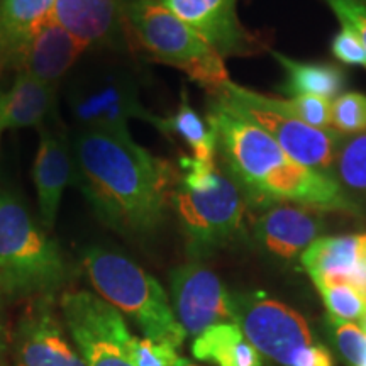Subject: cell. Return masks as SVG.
Instances as JSON below:
<instances>
[{"label":"cell","instance_id":"obj_1","mask_svg":"<svg viewBox=\"0 0 366 366\" xmlns=\"http://www.w3.org/2000/svg\"><path fill=\"white\" fill-rule=\"evenodd\" d=\"M75 185L105 226L119 234H153L167 219L177 173L164 159L122 137L76 131L71 143Z\"/></svg>","mask_w":366,"mask_h":366},{"label":"cell","instance_id":"obj_2","mask_svg":"<svg viewBox=\"0 0 366 366\" xmlns=\"http://www.w3.org/2000/svg\"><path fill=\"white\" fill-rule=\"evenodd\" d=\"M205 119L216 132L224 170L251 207L294 204L310 210L363 214L336 178L297 163L262 127L217 95L210 99Z\"/></svg>","mask_w":366,"mask_h":366},{"label":"cell","instance_id":"obj_3","mask_svg":"<svg viewBox=\"0 0 366 366\" xmlns=\"http://www.w3.org/2000/svg\"><path fill=\"white\" fill-rule=\"evenodd\" d=\"M180 164L182 175L170 205L177 212L190 253L202 258L244 234L248 202L237 183L216 162L183 157Z\"/></svg>","mask_w":366,"mask_h":366},{"label":"cell","instance_id":"obj_4","mask_svg":"<svg viewBox=\"0 0 366 366\" xmlns=\"http://www.w3.org/2000/svg\"><path fill=\"white\" fill-rule=\"evenodd\" d=\"M70 274L49 231L16 192L0 187V297L54 295Z\"/></svg>","mask_w":366,"mask_h":366},{"label":"cell","instance_id":"obj_5","mask_svg":"<svg viewBox=\"0 0 366 366\" xmlns=\"http://www.w3.org/2000/svg\"><path fill=\"white\" fill-rule=\"evenodd\" d=\"M81 267L100 299L129 317L148 340L180 347L187 334L172 309L170 297L153 274L127 256L89 246Z\"/></svg>","mask_w":366,"mask_h":366},{"label":"cell","instance_id":"obj_6","mask_svg":"<svg viewBox=\"0 0 366 366\" xmlns=\"http://www.w3.org/2000/svg\"><path fill=\"white\" fill-rule=\"evenodd\" d=\"M124 11L136 39L157 61L183 71L210 95L231 80L221 54L162 0H127Z\"/></svg>","mask_w":366,"mask_h":366},{"label":"cell","instance_id":"obj_7","mask_svg":"<svg viewBox=\"0 0 366 366\" xmlns=\"http://www.w3.org/2000/svg\"><path fill=\"white\" fill-rule=\"evenodd\" d=\"M68 107L80 131L129 137L131 121L151 124L134 76L114 63H94L75 71L68 86Z\"/></svg>","mask_w":366,"mask_h":366},{"label":"cell","instance_id":"obj_8","mask_svg":"<svg viewBox=\"0 0 366 366\" xmlns=\"http://www.w3.org/2000/svg\"><path fill=\"white\" fill-rule=\"evenodd\" d=\"M216 95L229 107L262 127L297 163L336 178V154L345 137L340 132L315 129L285 111L280 99L258 94L231 80Z\"/></svg>","mask_w":366,"mask_h":366},{"label":"cell","instance_id":"obj_9","mask_svg":"<svg viewBox=\"0 0 366 366\" xmlns=\"http://www.w3.org/2000/svg\"><path fill=\"white\" fill-rule=\"evenodd\" d=\"M59 310L85 366H136L126 317L97 294L65 292Z\"/></svg>","mask_w":366,"mask_h":366},{"label":"cell","instance_id":"obj_10","mask_svg":"<svg viewBox=\"0 0 366 366\" xmlns=\"http://www.w3.org/2000/svg\"><path fill=\"white\" fill-rule=\"evenodd\" d=\"M236 324L258 350L282 366H297L317 345L307 320L282 302L263 294L234 297Z\"/></svg>","mask_w":366,"mask_h":366},{"label":"cell","instance_id":"obj_11","mask_svg":"<svg viewBox=\"0 0 366 366\" xmlns=\"http://www.w3.org/2000/svg\"><path fill=\"white\" fill-rule=\"evenodd\" d=\"M170 302L177 320L190 337H197L216 324L236 322L234 297L221 278L200 262L173 269Z\"/></svg>","mask_w":366,"mask_h":366},{"label":"cell","instance_id":"obj_12","mask_svg":"<svg viewBox=\"0 0 366 366\" xmlns=\"http://www.w3.org/2000/svg\"><path fill=\"white\" fill-rule=\"evenodd\" d=\"M14 355L19 366H85L53 295L29 299L14 331Z\"/></svg>","mask_w":366,"mask_h":366},{"label":"cell","instance_id":"obj_13","mask_svg":"<svg viewBox=\"0 0 366 366\" xmlns=\"http://www.w3.org/2000/svg\"><path fill=\"white\" fill-rule=\"evenodd\" d=\"M177 17L195 29L222 58L248 56L254 39L237 17V0H162Z\"/></svg>","mask_w":366,"mask_h":366},{"label":"cell","instance_id":"obj_14","mask_svg":"<svg viewBox=\"0 0 366 366\" xmlns=\"http://www.w3.org/2000/svg\"><path fill=\"white\" fill-rule=\"evenodd\" d=\"M124 7L122 0H56L53 19L86 48H122Z\"/></svg>","mask_w":366,"mask_h":366},{"label":"cell","instance_id":"obj_15","mask_svg":"<svg viewBox=\"0 0 366 366\" xmlns=\"http://www.w3.org/2000/svg\"><path fill=\"white\" fill-rule=\"evenodd\" d=\"M33 182L38 199L39 221L51 231L66 187L75 182V163L71 146L61 132L41 127L38 151L33 164Z\"/></svg>","mask_w":366,"mask_h":366},{"label":"cell","instance_id":"obj_16","mask_svg":"<svg viewBox=\"0 0 366 366\" xmlns=\"http://www.w3.org/2000/svg\"><path fill=\"white\" fill-rule=\"evenodd\" d=\"M322 221L317 214L300 205H269L253 224L254 239L272 256L295 259L317 239Z\"/></svg>","mask_w":366,"mask_h":366},{"label":"cell","instance_id":"obj_17","mask_svg":"<svg viewBox=\"0 0 366 366\" xmlns=\"http://www.w3.org/2000/svg\"><path fill=\"white\" fill-rule=\"evenodd\" d=\"M86 49L51 17L27 44L16 70H24L36 80L56 89Z\"/></svg>","mask_w":366,"mask_h":366},{"label":"cell","instance_id":"obj_18","mask_svg":"<svg viewBox=\"0 0 366 366\" xmlns=\"http://www.w3.org/2000/svg\"><path fill=\"white\" fill-rule=\"evenodd\" d=\"M56 0H0V71L16 70L38 31L53 17Z\"/></svg>","mask_w":366,"mask_h":366},{"label":"cell","instance_id":"obj_19","mask_svg":"<svg viewBox=\"0 0 366 366\" xmlns=\"http://www.w3.org/2000/svg\"><path fill=\"white\" fill-rule=\"evenodd\" d=\"M56 104V89L16 70L11 89L0 92V136L6 131L44 127Z\"/></svg>","mask_w":366,"mask_h":366},{"label":"cell","instance_id":"obj_20","mask_svg":"<svg viewBox=\"0 0 366 366\" xmlns=\"http://www.w3.org/2000/svg\"><path fill=\"white\" fill-rule=\"evenodd\" d=\"M192 353L216 366H263L262 355L236 322H222L194 337Z\"/></svg>","mask_w":366,"mask_h":366},{"label":"cell","instance_id":"obj_21","mask_svg":"<svg viewBox=\"0 0 366 366\" xmlns=\"http://www.w3.org/2000/svg\"><path fill=\"white\" fill-rule=\"evenodd\" d=\"M272 54L287 73L282 90L290 97L317 95L322 99H337L346 86V73L334 63L302 61L272 49Z\"/></svg>","mask_w":366,"mask_h":366},{"label":"cell","instance_id":"obj_22","mask_svg":"<svg viewBox=\"0 0 366 366\" xmlns=\"http://www.w3.org/2000/svg\"><path fill=\"white\" fill-rule=\"evenodd\" d=\"M151 126L162 134L170 136L173 139L182 141L192 151V158L199 162L214 163L217 157V139L216 132L207 122V119L200 116L192 107L187 92H182L180 104L172 116L162 117L154 116Z\"/></svg>","mask_w":366,"mask_h":366},{"label":"cell","instance_id":"obj_23","mask_svg":"<svg viewBox=\"0 0 366 366\" xmlns=\"http://www.w3.org/2000/svg\"><path fill=\"white\" fill-rule=\"evenodd\" d=\"M334 175L353 202L366 209V132L342 137Z\"/></svg>","mask_w":366,"mask_h":366},{"label":"cell","instance_id":"obj_24","mask_svg":"<svg viewBox=\"0 0 366 366\" xmlns=\"http://www.w3.org/2000/svg\"><path fill=\"white\" fill-rule=\"evenodd\" d=\"M315 288L319 290V295L322 297L324 305L329 312V319L346 320V322L360 320L361 322V319L366 315V300L351 285L315 282Z\"/></svg>","mask_w":366,"mask_h":366},{"label":"cell","instance_id":"obj_25","mask_svg":"<svg viewBox=\"0 0 366 366\" xmlns=\"http://www.w3.org/2000/svg\"><path fill=\"white\" fill-rule=\"evenodd\" d=\"M332 129L342 136L366 132V95L361 92H342L332 102Z\"/></svg>","mask_w":366,"mask_h":366},{"label":"cell","instance_id":"obj_26","mask_svg":"<svg viewBox=\"0 0 366 366\" xmlns=\"http://www.w3.org/2000/svg\"><path fill=\"white\" fill-rule=\"evenodd\" d=\"M283 109L315 129H332L331 100L317 95H295L288 100L280 99Z\"/></svg>","mask_w":366,"mask_h":366},{"label":"cell","instance_id":"obj_27","mask_svg":"<svg viewBox=\"0 0 366 366\" xmlns=\"http://www.w3.org/2000/svg\"><path fill=\"white\" fill-rule=\"evenodd\" d=\"M334 341L341 355L353 366H366V332L360 326L346 320L329 319Z\"/></svg>","mask_w":366,"mask_h":366},{"label":"cell","instance_id":"obj_28","mask_svg":"<svg viewBox=\"0 0 366 366\" xmlns=\"http://www.w3.org/2000/svg\"><path fill=\"white\" fill-rule=\"evenodd\" d=\"M131 356L136 366H178L177 347L148 337H132Z\"/></svg>","mask_w":366,"mask_h":366},{"label":"cell","instance_id":"obj_29","mask_svg":"<svg viewBox=\"0 0 366 366\" xmlns=\"http://www.w3.org/2000/svg\"><path fill=\"white\" fill-rule=\"evenodd\" d=\"M341 26L350 27L358 36L366 53V0H324Z\"/></svg>","mask_w":366,"mask_h":366},{"label":"cell","instance_id":"obj_30","mask_svg":"<svg viewBox=\"0 0 366 366\" xmlns=\"http://www.w3.org/2000/svg\"><path fill=\"white\" fill-rule=\"evenodd\" d=\"M331 51L337 61L345 63L350 66H363L366 68V53L363 44L355 31L350 27L341 26V31L334 34L331 41Z\"/></svg>","mask_w":366,"mask_h":366},{"label":"cell","instance_id":"obj_31","mask_svg":"<svg viewBox=\"0 0 366 366\" xmlns=\"http://www.w3.org/2000/svg\"><path fill=\"white\" fill-rule=\"evenodd\" d=\"M178 366H199V365L192 363V361L185 360V358H180V361H178Z\"/></svg>","mask_w":366,"mask_h":366},{"label":"cell","instance_id":"obj_32","mask_svg":"<svg viewBox=\"0 0 366 366\" xmlns=\"http://www.w3.org/2000/svg\"><path fill=\"white\" fill-rule=\"evenodd\" d=\"M360 324H361V329H363V331L366 332V315H365L363 319H361V322H360Z\"/></svg>","mask_w":366,"mask_h":366},{"label":"cell","instance_id":"obj_33","mask_svg":"<svg viewBox=\"0 0 366 366\" xmlns=\"http://www.w3.org/2000/svg\"><path fill=\"white\" fill-rule=\"evenodd\" d=\"M0 341H2V320H0Z\"/></svg>","mask_w":366,"mask_h":366},{"label":"cell","instance_id":"obj_34","mask_svg":"<svg viewBox=\"0 0 366 366\" xmlns=\"http://www.w3.org/2000/svg\"><path fill=\"white\" fill-rule=\"evenodd\" d=\"M0 366H2V365H0Z\"/></svg>","mask_w":366,"mask_h":366}]
</instances>
